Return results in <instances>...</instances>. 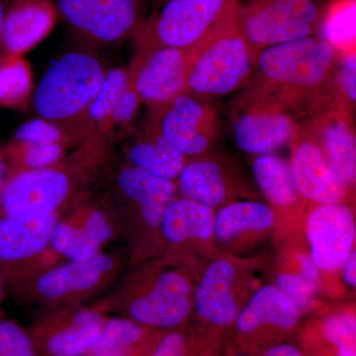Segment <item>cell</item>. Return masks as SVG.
Returning <instances> with one entry per match:
<instances>
[{"instance_id": "cell-4", "label": "cell", "mask_w": 356, "mask_h": 356, "mask_svg": "<svg viewBox=\"0 0 356 356\" xmlns=\"http://www.w3.org/2000/svg\"><path fill=\"white\" fill-rule=\"evenodd\" d=\"M106 72L89 49L67 51L51 64L37 86L33 97L35 110L74 143H83L88 139V110Z\"/></svg>"}, {"instance_id": "cell-18", "label": "cell", "mask_w": 356, "mask_h": 356, "mask_svg": "<svg viewBox=\"0 0 356 356\" xmlns=\"http://www.w3.org/2000/svg\"><path fill=\"white\" fill-rule=\"evenodd\" d=\"M177 186L182 197L215 211L255 195L233 163L209 153L187 159L178 175Z\"/></svg>"}, {"instance_id": "cell-13", "label": "cell", "mask_w": 356, "mask_h": 356, "mask_svg": "<svg viewBox=\"0 0 356 356\" xmlns=\"http://www.w3.org/2000/svg\"><path fill=\"white\" fill-rule=\"evenodd\" d=\"M302 314L274 284L257 288L241 309L231 330L234 343L252 356L275 344L290 341Z\"/></svg>"}, {"instance_id": "cell-25", "label": "cell", "mask_w": 356, "mask_h": 356, "mask_svg": "<svg viewBox=\"0 0 356 356\" xmlns=\"http://www.w3.org/2000/svg\"><path fill=\"white\" fill-rule=\"evenodd\" d=\"M327 165L348 189L356 181V137L350 112L343 105L320 112L310 123Z\"/></svg>"}, {"instance_id": "cell-29", "label": "cell", "mask_w": 356, "mask_h": 356, "mask_svg": "<svg viewBox=\"0 0 356 356\" xmlns=\"http://www.w3.org/2000/svg\"><path fill=\"white\" fill-rule=\"evenodd\" d=\"M226 332L195 320L163 332L151 356H221Z\"/></svg>"}, {"instance_id": "cell-3", "label": "cell", "mask_w": 356, "mask_h": 356, "mask_svg": "<svg viewBox=\"0 0 356 356\" xmlns=\"http://www.w3.org/2000/svg\"><path fill=\"white\" fill-rule=\"evenodd\" d=\"M107 175L108 188L105 194L118 216L129 266L163 254L161 218L166 206L177 196V184L125 163Z\"/></svg>"}, {"instance_id": "cell-10", "label": "cell", "mask_w": 356, "mask_h": 356, "mask_svg": "<svg viewBox=\"0 0 356 356\" xmlns=\"http://www.w3.org/2000/svg\"><path fill=\"white\" fill-rule=\"evenodd\" d=\"M238 6V0H168L145 21L136 43L138 48H192Z\"/></svg>"}, {"instance_id": "cell-12", "label": "cell", "mask_w": 356, "mask_h": 356, "mask_svg": "<svg viewBox=\"0 0 356 356\" xmlns=\"http://www.w3.org/2000/svg\"><path fill=\"white\" fill-rule=\"evenodd\" d=\"M72 35L88 47L135 38L146 17V0H51Z\"/></svg>"}, {"instance_id": "cell-15", "label": "cell", "mask_w": 356, "mask_h": 356, "mask_svg": "<svg viewBox=\"0 0 356 356\" xmlns=\"http://www.w3.org/2000/svg\"><path fill=\"white\" fill-rule=\"evenodd\" d=\"M107 318L95 304L60 307L44 312L30 336L39 356H86L99 339Z\"/></svg>"}, {"instance_id": "cell-20", "label": "cell", "mask_w": 356, "mask_h": 356, "mask_svg": "<svg viewBox=\"0 0 356 356\" xmlns=\"http://www.w3.org/2000/svg\"><path fill=\"white\" fill-rule=\"evenodd\" d=\"M290 144V170L302 199L315 205L344 203L350 191L327 165L310 124L297 125Z\"/></svg>"}, {"instance_id": "cell-47", "label": "cell", "mask_w": 356, "mask_h": 356, "mask_svg": "<svg viewBox=\"0 0 356 356\" xmlns=\"http://www.w3.org/2000/svg\"><path fill=\"white\" fill-rule=\"evenodd\" d=\"M86 356H89L88 355H86Z\"/></svg>"}, {"instance_id": "cell-35", "label": "cell", "mask_w": 356, "mask_h": 356, "mask_svg": "<svg viewBox=\"0 0 356 356\" xmlns=\"http://www.w3.org/2000/svg\"><path fill=\"white\" fill-rule=\"evenodd\" d=\"M297 267V266H296ZM275 285L288 299L291 300L303 315L313 309V301L316 295L320 292V288L312 284L306 280L298 267L297 270H282L276 275Z\"/></svg>"}, {"instance_id": "cell-19", "label": "cell", "mask_w": 356, "mask_h": 356, "mask_svg": "<svg viewBox=\"0 0 356 356\" xmlns=\"http://www.w3.org/2000/svg\"><path fill=\"white\" fill-rule=\"evenodd\" d=\"M309 254L321 273H337L355 250V214L348 204L316 205L305 225Z\"/></svg>"}, {"instance_id": "cell-28", "label": "cell", "mask_w": 356, "mask_h": 356, "mask_svg": "<svg viewBox=\"0 0 356 356\" xmlns=\"http://www.w3.org/2000/svg\"><path fill=\"white\" fill-rule=\"evenodd\" d=\"M165 331L126 318H108L89 356H151Z\"/></svg>"}, {"instance_id": "cell-17", "label": "cell", "mask_w": 356, "mask_h": 356, "mask_svg": "<svg viewBox=\"0 0 356 356\" xmlns=\"http://www.w3.org/2000/svg\"><path fill=\"white\" fill-rule=\"evenodd\" d=\"M191 49L138 48L129 72L142 102L154 109L186 89Z\"/></svg>"}, {"instance_id": "cell-6", "label": "cell", "mask_w": 356, "mask_h": 356, "mask_svg": "<svg viewBox=\"0 0 356 356\" xmlns=\"http://www.w3.org/2000/svg\"><path fill=\"white\" fill-rule=\"evenodd\" d=\"M339 53L317 37L274 44L255 58L264 88L285 100L321 92L334 79Z\"/></svg>"}, {"instance_id": "cell-7", "label": "cell", "mask_w": 356, "mask_h": 356, "mask_svg": "<svg viewBox=\"0 0 356 356\" xmlns=\"http://www.w3.org/2000/svg\"><path fill=\"white\" fill-rule=\"evenodd\" d=\"M125 262L123 254L104 252L84 261H65L13 293L43 313L83 305L120 278Z\"/></svg>"}, {"instance_id": "cell-24", "label": "cell", "mask_w": 356, "mask_h": 356, "mask_svg": "<svg viewBox=\"0 0 356 356\" xmlns=\"http://www.w3.org/2000/svg\"><path fill=\"white\" fill-rule=\"evenodd\" d=\"M276 210L269 204L245 199L234 201L215 211L214 243L218 252L233 254L261 238L276 225Z\"/></svg>"}, {"instance_id": "cell-39", "label": "cell", "mask_w": 356, "mask_h": 356, "mask_svg": "<svg viewBox=\"0 0 356 356\" xmlns=\"http://www.w3.org/2000/svg\"><path fill=\"white\" fill-rule=\"evenodd\" d=\"M259 356H305L303 350L291 341L275 344Z\"/></svg>"}, {"instance_id": "cell-34", "label": "cell", "mask_w": 356, "mask_h": 356, "mask_svg": "<svg viewBox=\"0 0 356 356\" xmlns=\"http://www.w3.org/2000/svg\"><path fill=\"white\" fill-rule=\"evenodd\" d=\"M0 58V104L13 106L27 95L29 76L22 60L16 55Z\"/></svg>"}, {"instance_id": "cell-9", "label": "cell", "mask_w": 356, "mask_h": 356, "mask_svg": "<svg viewBox=\"0 0 356 356\" xmlns=\"http://www.w3.org/2000/svg\"><path fill=\"white\" fill-rule=\"evenodd\" d=\"M63 215L0 218V277L11 291L65 261L51 247V236Z\"/></svg>"}, {"instance_id": "cell-14", "label": "cell", "mask_w": 356, "mask_h": 356, "mask_svg": "<svg viewBox=\"0 0 356 356\" xmlns=\"http://www.w3.org/2000/svg\"><path fill=\"white\" fill-rule=\"evenodd\" d=\"M120 238V224L106 194L88 198L58 220L51 247L64 261H84Z\"/></svg>"}, {"instance_id": "cell-2", "label": "cell", "mask_w": 356, "mask_h": 356, "mask_svg": "<svg viewBox=\"0 0 356 356\" xmlns=\"http://www.w3.org/2000/svg\"><path fill=\"white\" fill-rule=\"evenodd\" d=\"M108 143L88 138L48 168L11 173L0 193V218L35 219L65 214L89 197V189L108 170Z\"/></svg>"}, {"instance_id": "cell-40", "label": "cell", "mask_w": 356, "mask_h": 356, "mask_svg": "<svg viewBox=\"0 0 356 356\" xmlns=\"http://www.w3.org/2000/svg\"><path fill=\"white\" fill-rule=\"evenodd\" d=\"M343 280L348 286L355 289L356 287V252L353 250L346 257L341 270Z\"/></svg>"}, {"instance_id": "cell-11", "label": "cell", "mask_w": 356, "mask_h": 356, "mask_svg": "<svg viewBox=\"0 0 356 356\" xmlns=\"http://www.w3.org/2000/svg\"><path fill=\"white\" fill-rule=\"evenodd\" d=\"M325 7L320 0H250L238 4V21L257 58L268 47L313 36Z\"/></svg>"}, {"instance_id": "cell-16", "label": "cell", "mask_w": 356, "mask_h": 356, "mask_svg": "<svg viewBox=\"0 0 356 356\" xmlns=\"http://www.w3.org/2000/svg\"><path fill=\"white\" fill-rule=\"evenodd\" d=\"M159 133L187 158L209 153L218 133L216 109L203 96L184 90L154 109Z\"/></svg>"}, {"instance_id": "cell-43", "label": "cell", "mask_w": 356, "mask_h": 356, "mask_svg": "<svg viewBox=\"0 0 356 356\" xmlns=\"http://www.w3.org/2000/svg\"><path fill=\"white\" fill-rule=\"evenodd\" d=\"M9 0H0V40H1L2 28H3L4 17Z\"/></svg>"}, {"instance_id": "cell-38", "label": "cell", "mask_w": 356, "mask_h": 356, "mask_svg": "<svg viewBox=\"0 0 356 356\" xmlns=\"http://www.w3.org/2000/svg\"><path fill=\"white\" fill-rule=\"evenodd\" d=\"M337 89L341 95V104L350 108L356 102L355 51L339 53L336 72Z\"/></svg>"}, {"instance_id": "cell-41", "label": "cell", "mask_w": 356, "mask_h": 356, "mask_svg": "<svg viewBox=\"0 0 356 356\" xmlns=\"http://www.w3.org/2000/svg\"><path fill=\"white\" fill-rule=\"evenodd\" d=\"M221 356H252L245 353V351L241 350L233 339H229L228 341H225L224 348H222Z\"/></svg>"}, {"instance_id": "cell-36", "label": "cell", "mask_w": 356, "mask_h": 356, "mask_svg": "<svg viewBox=\"0 0 356 356\" xmlns=\"http://www.w3.org/2000/svg\"><path fill=\"white\" fill-rule=\"evenodd\" d=\"M0 356H39L30 332L14 321L0 318Z\"/></svg>"}, {"instance_id": "cell-22", "label": "cell", "mask_w": 356, "mask_h": 356, "mask_svg": "<svg viewBox=\"0 0 356 356\" xmlns=\"http://www.w3.org/2000/svg\"><path fill=\"white\" fill-rule=\"evenodd\" d=\"M140 103L127 70H107L102 88L88 110L86 136L109 143L131 125Z\"/></svg>"}, {"instance_id": "cell-27", "label": "cell", "mask_w": 356, "mask_h": 356, "mask_svg": "<svg viewBox=\"0 0 356 356\" xmlns=\"http://www.w3.org/2000/svg\"><path fill=\"white\" fill-rule=\"evenodd\" d=\"M124 159L128 165L154 177L175 181L188 158L173 147L151 121L125 147Z\"/></svg>"}, {"instance_id": "cell-5", "label": "cell", "mask_w": 356, "mask_h": 356, "mask_svg": "<svg viewBox=\"0 0 356 356\" xmlns=\"http://www.w3.org/2000/svg\"><path fill=\"white\" fill-rule=\"evenodd\" d=\"M185 90L203 96L233 92L252 74L255 54L238 21V6L200 43L192 47Z\"/></svg>"}, {"instance_id": "cell-21", "label": "cell", "mask_w": 356, "mask_h": 356, "mask_svg": "<svg viewBox=\"0 0 356 356\" xmlns=\"http://www.w3.org/2000/svg\"><path fill=\"white\" fill-rule=\"evenodd\" d=\"M215 210L185 197L175 198L166 206L161 222L163 254L191 257H212L218 250L214 243Z\"/></svg>"}, {"instance_id": "cell-26", "label": "cell", "mask_w": 356, "mask_h": 356, "mask_svg": "<svg viewBox=\"0 0 356 356\" xmlns=\"http://www.w3.org/2000/svg\"><path fill=\"white\" fill-rule=\"evenodd\" d=\"M58 14L51 0H9L0 49L18 56L31 48L49 34Z\"/></svg>"}, {"instance_id": "cell-33", "label": "cell", "mask_w": 356, "mask_h": 356, "mask_svg": "<svg viewBox=\"0 0 356 356\" xmlns=\"http://www.w3.org/2000/svg\"><path fill=\"white\" fill-rule=\"evenodd\" d=\"M321 343L314 350L334 355L339 350L356 348V317L353 309L334 312L325 317L318 327Z\"/></svg>"}, {"instance_id": "cell-46", "label": "cell", "mask_w": 356, "mask_h": 356, "mask_svg": "<svg viewBox=\"0 0 356 356\" xmlns=\"http://www.w3.org/2000/svg\"><path fill=\"white\" fill-rule=\"evenodd\" d=\"M158 1L159 2V3H161V2L168 1V0H158Z\"/></svg>"}, {"instance_id": "cell-23", "label": "cell", "mask_w": 356, "mask_h": 356, "mask_svg": "<svg viewBox=\"0 0 356 356\" xmlns=\"http://www.w3.org/2000/svg\"><path fill=\"white\" fill-rule=\"evenodd\" d=\"M297 124L282 107L270 103L250 105L232 122L236 147L243 153L261 156L274 153L291 143Z\"/></svg>"}, {"instance_id": "cell-1", "label": "cell", "mask_w": 356, "mask_h": 356, "mask_svg": "<svg viewBox=\"0 0 356 356\" xmlns=\"http://www.w3.org/2000/svg\"><path fill=\"white\" fill-rule=\"evenodd\" d=\"M200 273L198 261L163 254L140 262L124 274L118 284L95 305L161 331L177 329L193 317L194 291Z\"/></svg>"}, {"instance_id": "cell-37", "label": "cell", "mask_w": 356, "mask_h": 356, "mask_svg": "<svg viewBox=\"0 0 356 356\" xmlns=\"http://www.w3.org/2000/svg\"><path fill=\"white\" fill-rule=\"evenodd\" d=\"M14 142L31 144H74V140L70 139L60 128L44 119H35L21 125L14 135Z\"/></svg>"}, {"instance_id": "cell-31", "label": "cell", "mask_w": 356, "mask_h": 356, "mask_svg": "<svg viewBox=\"0 0 356 356\" xmlns=\"http://www.w3.org/2000/svg\"><path fill=\"white\" fill-rule=\"evenodd\" d=\"M356 0H332L325 7L318 31L339 53L355 51Z\"/></svg>"}, {"instance_id": "cell-42", "label": "cell", "mask_w": 356, "mask_h": 356, "mask_svg": "<svg viewBox=\"0 0 356 356\" xmlns=\"http://www.w3.org/2000/svg\"><path fill=\"white\" fill-rule=\"evenodd\" d=\"M7 177H8V166H7L6 149L2 147L0 149V193L6 184Z\"/></svg>"}, {"instance_id": "cell-32", "label": "cell", "mask_w": 356, "mask_h": 356, "mask_svg": "<svg viewBox=\"0 0 356 356\" xmlns=\"http://www.w3.org/2000/svg\"><path fill=\"white\" fill-rule=\"evenodd\" d=\"M67 146L69 145L64 143L31 144L13 140L8 147H4L8 175L55 165L65 158Z\"/></svg>"}, {"instance_id": "cell-44", "label": "cell", "mask_w": 356, "mask_h": 356, "mask_svg": "<svg viewBox=\"0 0 356 356\" xmlns=\"http://www.w3.org/2000/svg\"><path fill=\"white\" fill-rule=\"evenodd\" d=\"M7 287L6 283L3 282L2 278L0 277V303H1L2 300L4 298V295H6Z\"/></svg>"}, {"instance_id": "cell-8", "label": "cell", "mask_w": 356, "mask_h": 356, "mask_svg": "<svg viewBox=\"0 0 356 356\" xmlns=\"http://www.w3.org/2000/svg\"><path fill=\"white\" fill-rule=\"evenodd\" d=\"M254 266L250 259L220 252L210 257L198 275L194 291L193 317L227 332L250 298Z\"/></svg>"}, {"instance_id": "cell-45", "label": "cell", "mask_w": 356, "mask_h": 356, "mask_svg": "<svg viewBox=\"0 0 356 356\" xmlns=\"http://www.w3.org/2000/svg\"><path fill=\"white\" fill-rule=\"evenodd\" d=\"M304 355H305V353H304ZM305 356H334L331 355V353H325V351L322 350H312L310 353H309L308 355Z\"/></svg>"}, {"instance_id": "cell-30", "label": "cell", "mask_w": 356, "mask_h": 356, "mask_svg": "<svg viewBox=\"0 0 356 356\" xmlns=\"http://www.w3.org/2000/svg\"><path fill=\"white\" fill-rule=\"evenodd\" d=\"M252 175L259 191L274 209H292L301 202L289 161L282 156L275 153L255 156Z\"/></svg>"}]
</instances>
